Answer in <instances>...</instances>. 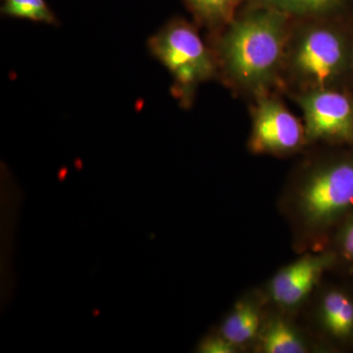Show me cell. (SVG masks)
I'll return each mask as SVG.
<instances>
[{
    "instance_id": "5",
    "label": "cell",
    "mask_w": 353,
    "mask_h": 353,
    "mask_svg": "<svg viewBox=\"0 0 353 353\" xmlns=\"http://www.w3.org/2000/svg\"><path fill=\"white\" fill-rule=\"evenodd\" d=\"M248 148L255 155L294 157L308 148L303 121L292 113L277 92L253 99Z\"/></svg>"
},
{
    "instance_id": "4",
    "label": "cell",
    "mask_w": 353,
    "mask_h": 353,
    "mask_svg": "<svg viewBox=\"0 0 353 353\" xmlns=\"http://www.w3.org/2000/svg\"><path fill=\"white\" fill-rule=\"evenodd\" d=\"M150 46L173 76L176 97L185 106L192 103L202 83L219 77L214 51L188 21L179 18L170 21L152 37Z\"/></svg>"
},
{
    "instance_id": "1",
    "label": "cell",
    "mask_w": 353,
    "mask_h": 353,
    "mask_svg": "<svg viewBox=\"0 0 353 353\" xmlns=\"http://www.w3.org/2000/svg\"><path fill=\"white\" fill-rule=\"evenodd\" d=\"M296 254L326 250L353 213V145H313L292 169L278 199Z\"/></svg>"
},
{
    "instance_id": "12",
    "label": "cell",
    "mask_w": 353,
    "mask_h": 353,
    "mask_svg": "<svg viewBox=\"0 0 353 353\" xmlns=\"http://www.w3.org/2000/svg\"><path fill=\"white\" fill-rule=\"evenodd\" d=\"M250 2L276 9L292 19H303L345 13L348 0H250Z\"/></svg>"
},
{
    "instance_id": "7",
    "label": "cell",
    "mask_w": 353,
    "mask_h": 353,
    "mask_svg": "<svg viewBox=\"0 0 353 353\" xmlns=\"http://www.w3.org/2000/svg\"><path fill=\"white\" fill-rule=\"evenodd\" d=\"M297 255L296 260L279 269L260 290L267 306L299 317L327 274L333 271L334 260L328 250Z\"/></svg>"
},
{
    "instance_id": "6",
    "label": "cell",
    "mask_w": 353,
    "mask_h": 353,
    "mask_svg": "<svg viewBox=\"0 0 353 353\" xmlns=\"http://www.w3.org/2000/svg\"><path fill=\"white\" fill-rule=\"evenodd\" d=\"M303 114L307 145H353V94L350 88H322L290 97Z\"/></svg>"
},
{
    "instance_id": "14",
    "label": "cell",
    "mask_w": 353,
    "mask_h": 353,
    "mask_svg": "<svg viewBox=\"0 0 353 353\" xmlns=\"http://www.w3.org/2000/svg\"><path fill=\"white\" fill-rule=\"evenodd\" d=\"M326 250L333 254V271L353 266V213L336 232Z\"/></svg>"
},
{
    "instance_id": "13",
    "label": "cell",
    "mask_w": 353,
    "mask_h": 353,
    "mask_svg": "<svg viewBox=\"0 0 353 353\" xmlns=\"http://www.w3.org/2000/svg\"><path fill=\"white\" fill-rule=\"evenodd\" d=\"M2 13L11 17L53 24L54 14L46 0H3Z\"/></svg>"
},
{
    "instance_id": "3",
    "label": "cell",
    "mask_w": 353,
    "mask_h": 353,
    "mask_svg": "<svg viewBox=\"0 0 353 353\" xmlns=\"http://www.w3.org/2000/svg\"><path fill=\"white\" fill-rule=\"evenodd\" d=\"M353 83V22L345 13L292 19L279 92L289 97Z\"/></svg>"
},
{
    "instance_id": "15",
    "label": "cell",
    "mask_w": 353,
    "mask_h": 353,
    "mask_svg": "<svg viewBox=\"0 0 353 353\" xmlns=\"http://www.w3.org/2000/svg\"><path fill=\"white\" fill-rule=\"evenodd\" d=\"M202 353H238L241 350L232 345L220 333L206 336L199 345Z\"/></svg>"
},
{
    "instance_id": "10",
    "label": "cell",
    "mask_w": 353,
    "mask_h": 353,
    "mask_svg": "<svg viewBox=\"0 0 353 353\" xmlns=\"http://www.w3.org/2000/svg\"><path fill=\"white\" fill-rule=\"evenodd\" d=\"M267 304L260 288L248 290L236 301L221 324L219 333L241 352L252 350L262 323Z\"/></svg>"
},
{
    "instance_id": "9",
    "label": "cell",
    "mask_w": 353,
    "mask_h": 353,
    "mask_svg": "<svg viewBox=\"0 0 353 353\" xmlns=\"http://www.w3.org/2000/svg\"><path fill=\"white\" fill-rule=\"evenodd\" d=\"M257 353L322 352L299 317L267 306L256 341L252 348Z\"/></svg>"
},
{
    "instance_id": "11",
    "label": "cell",
    "mask_w": 353,
    "mask_h": 353,
    "mask_svg": "<svg viewBox=\"0 0 353 353\" xmlns=\"http://www.w3.org/2000/svg\"><path fill=\"white\" fill-rule=\"evenodd\" d=\"M197 22L218 32L226 27L250 0H183Z\"/></svg>"
},
{
    "instance_id": "2",
    "label": "cell",
    "mask_w": 353,
    "mask_h": 353,
    "mask_svg": "<svg viewBox=\"0 0 353 353\" xmlns=\"http://www.w3.org/2000/svg\"><path fill=\"white\" fill-rule=\"evenodd\" d=\"M292 21L276 9L248 2L214 34L212 50L228 87L252 101L279 92Z\"/></svg>"
},
{
    "instance_id": "8",
    "label": "cell",
    "mask_w": 353,
    "mask_h": 353,
    "mask_svg": "<svg viewBox=\"0 0 353 353\" xmlns=\"http://www.w3.org/2000/svg\"><path fill=\"white\" fill-rule=\"evenodd\" d=\"M323 280L299 319L322 352L353 343V296L345 288Z\"/></svg>"
}]
</instances>
